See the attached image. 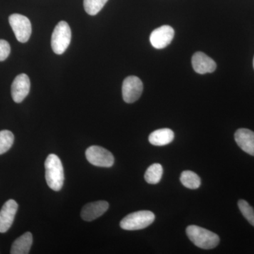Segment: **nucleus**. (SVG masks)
Here are the masks:
<instances>
[{
  "instance_id": "f257e3e1",
  "label": "nucleus",
  "mask_w": 254,
  "mask_h": 254,
  "mask_svg": "<svg viewBox=\"0 0 254 254\" xmlns=\"http://www.w3.org/2000/svg\"><path fill=\"white\" fill-rule=\"evenodd\" d=\"M46 179L48 187L53 190H61L64 185V175L61 160L58 155L50 154L45 162Z\"/></svg>"
},
{
  "instance_id": "f03ea898",
  "label": "nucleus",
  "mask_w": 254,
  "mask_h": 254,
  "mask_svg": "<svg viewBox=\"0 0 254 254\" xmlns=\"http://www.w3.org/2000/svg\"><path fill=\"white\" fill-rule=\"evenodd\" d=\"M190 242L203 250H212L220 243V237L214 232L196 225H190L186 230Z\"/></svg>"
},
{
  "instance_id": "7ed1b4c3",
  "label": "nucleus",
  "mask_w": 254,
  "mask_h": 254,
  "mask_svg": "<svg viewBox=\"0 0 254 254\" xmlns=\"http://www.w3.org/2000/svg\"><path fill=\"white\" fill-rule=\"evenodd\" d=\"M155 220V215L149 210H140L127 215L120 222V227L125 230H138L149 226Z\"/></svg>"
},
{
  "instance_id": "20e7f679",
  "label": "nucleus",
  "mask_w": 254,
  "mask_h": 254,
  "mask_svg": "<svg viewBox=\"0 0 254 254\" xmlns=\"http://www.w3.org/2000/svg\"><path fill=\"white\" fill-rule=\"evenodd\" d=\"M71 40V31L66 21H60L52 35L51 46L57 55H62L67 49Z\"/></svg>"
},
{
  "instance_id": "39448f33",
  "label": "nucleus",
  "mask_w": 254,
  "mask_h": 254,
  "mask_svg": "<svg viewBox=\"0 0 254 254\" xmlns=\"http://www.w3.org/2000/svg\"><path fill=\"white\" fill-rule=\"evenodd\" d=\"M86 157L92 165L101 168H110L115 163L113 153L98 145H92L87 148Z\"/></svg>"
},
{
  "instance_id": "423d86ee",
  "label": "nucleus",
  "mask_w": 254,
  "mask_h": 254,
  "mask_svg": "<svg viewBox=\"0 0 254 254\" xmlns=\"http://www.w3.org/2000/svg\"><path fill=\"white\" fill-rule=\"evenodd\" d=\"M9 21L17 41L20 43H26L32 33L30 20L23 15L14 14L9 16Z\"/></svg>"
},
{
  "instance_id": "0eeeda50",
  "label": "nucleus",
  "mask_w": 254,
  "mask_h": 254,
  "mask_svg": "<svg viewBox=\"0 0 254 254\" xmlns=\"http://www.w3.org/2000/svg\"><path fill=\"white\" fill-rule=\"evenodd\" d=\"M143 83L135 76H128L123 84V99L127 103H133L139 99L143 92Z\"/></svg>"
},
{
  "instance_id": "6e6552de",
  "label": "nucleus",
  "mask_w": 254,
  "mask_h": 254,
  "mask_svg": "<svg viewBox=\"0 0 254 254\" xmlns=\"http://www.w3.org/2000/svg\"><path fill=\"white\" fill-rule=\"evenodd\" d=\"M174 36L175 31L173 28L165 25L152 32L150 36V43L156 49H163L171 43Z\"/></svg>"
},
{
  "instance_id": "1a4fd4ad",
  "label": "nucleus",
  "mask_w": 254,
  "mask_h": 254,
  "mask_svg": "<svg viewBox=\"0 0 254 254\" xmlns=\"http://www.w3.org/2000/svg\"><path fill=\"white\" fill-rule=\"evenodd\" d=\"M31 88V81L25 73L18 75L11 85V96L16 103L23 101L28 95Z\"/></svg>"
},
{
  "instance_id": "9d476101",
  "label": "nucleus",
  "mask_w": 254,
  "mask_h": 254,
  "mask_svg": "<svg viewBox=\"0 0 254 254\" xmlns=\"http://www.w3.org/2000/svg\"><path fill=\"white\" fill-rule=\"evenodd\" d=\"M18 203L14 200H8L0 210V233L9 230L14 222L18 210Z\"/></svg>"
},
{
  "instance_id": "9b49d317",
  "label": "nucleus",
  "mask_w": 254,
  "mask_h": 254,
  "mask_svg": "<svg viewBox=\"0 0 254 254\" xmlns=\"http://www.w3.org/2000/svg\"><path fill=\"white\" fill-rule=\"evenodd\" d=\"M109 208V203L105 200L91 202L83 206L81 212V217L87 222L93 221L103 215Z\"/></svg>"
},
{
  "instance_id": "f8f14e48",
  "label": "nucleus",
  "mask_w": 254,
  "mask_h": 254,
  "mask_svg": "<svg viewBox=\"0 0 254 254\" xmlns=\"http://www.w3.org/2000/svg\"><path fill=\"white\" fill-rule=\"evenodd\" d=\"M191 63L195 72L200 74L213 72L217 67L215 62L201 52H197L193 55Z\"/></svg>"
},
{
  "instance_id": "ddd939ff",
  "label": "nucleus",
  "mask_w": 254,
  "mask_h": 254,
  "mask_svg": "<svg viewBox=\"0 0 254 254\" xmlns=\"http://www.w3.org/2000/svg\"><path fill=\"white\" fill-rule=\"evenodd\" d=\"M235 139L241 149L254 156V132L248 128H240L235 133Z\"/></svg>"
},
{
  "instance_id": "4468645a",
  "label": "nucleus",
  "mask_w": 254,
  "mask_h": 254,
  "mask_svg": "<svg viewBox=\"0 0 254 254\" xmlns=\"http://www.w3.org/2000/svg\"><path fill=\"white\" fill-rule=\"evenodd\" d=\"M175 138V133L170 128H160L150 133L149 142L152 145L157 146H163L171 143Z\"/></svg>"
},
{
  "instance_id": "2eb2a0df",
  "label": "nucleus",
  "mask_w": 254,
  "mask_h": 254,
  "mask_svg": "<svg viewBox=\"0 0 254 254\" xmlns=\"http://www.w3.org/2000/svg\"><path fill=\"white\" fill-rule=\"evenodd\" d=\"M33 245V235L31 232H28L23 234L14 241L11 246V254H27Z\"/></svg>"
},
{
  "instance_id": "dca6fc26",
  "label": "nucleus",
  "mask_w": 254,
  "mask_h": 254,
  "mask_svg": "<svg viewBox=\"0 0 254 254\" xmlns=\"http://www.w3.org/2000/svg\"><path fill=\"white\" fill-rule=\"evenodd\" d=\"M163 174V168L159 163L153 164L147 169L145 173V180L150 185H156L160 182Z\"/></svg>"
},
{
  "instance_id": "f3484780",
  "label": "nucleus",
  "mask_w": 254,
  "mask_h": 254,
  "mask_svg": "<svg viewBox=\"0 0 254 254\" xmlns=\"http://www.w3.org/2000/svg\"><path fill=\"white\" fill-rule=\"evenodd\" d=\"M182 185L190 190H196L200 186V179L195 173L192 171H184L180 177Z\"/></svg>"
},
{
  "instance_id": "a211bd4d",
  "label": "nucleus",
  "mask_w": 254,
  "mask_h": 254,
  "mask_svg": "<svg viewBox=\"0 0 254 254\" xmlns=\"http://www.w3.org/2000/svg\"><path fill=\"white\" fill-rule=\"evenodd\" d=\"M14 141V136L9 130L0 131V155L4 154L11 148Z\"/></svg>"
},
{
  "instance_id": "6ab92c4d",
  "label": "nucleus",
  "mask_w": 254,
  "mask_h": 254,
  "mask_svg": "<svg viewBox=\"0 0 254 254\" xmlns=\"http://www.w3.org/2000/svg\"><path fill=\"white\" fill-rule=\"evenodd\" d=\"M108 1V0H83V6L87 14L95 16L101 11Z\"/></svg>"
},
{
  "instance_id": "aec40b11",
  "label": "nucleus",
  "mask_w": 254,
  "mask_h": 254,
  "mask_svg": "<svg viewBox=\"0 0 254 254\" xmlns=\"http://www.w3.org/2000/svg\"><path fill=\"white\" fill-rule=\"evenodd\" d=\"M238 207L241 213L252 226L254 227V210L248 202L241 199L238 201Z\"/></svg>"
},
{
  "instance_id": "412c9836",
  "label": "nucleus",
  "mask_w": 254,
  "mask_h": 254,
  "mask_svg": "<svg viewBox=\"0 0 254 254\" xmlns=\"http://www.w3.org/2000/svg\"><path fill=\"white\" fill-rule=\"evenodd\" d=\"M11 53L9 43L5 40H0V62L4 61Z\"/></svg>"
},
{
  "instance_id": "4be33fe9",
  "label": "nucleus",
  "mask_w": 254,
  "mask_h": 254,
  "mask_svg": "<svg viewBox=\"0 0 254 254\" xmlns=\"http://www.w3.org/2000/svg\"></svg>"
}]
</instances>
